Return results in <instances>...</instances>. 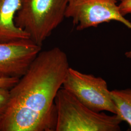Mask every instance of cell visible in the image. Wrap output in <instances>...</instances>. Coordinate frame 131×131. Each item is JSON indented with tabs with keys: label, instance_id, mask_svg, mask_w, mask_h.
<instances>
[{
	"label": "cell",
	"instance_id": "cell-1",
	"mask_svg": "<svg viewBox=\"0 0 131 131\" xmlns=\"http://www.w3.org/2000/svg\"><path fill=\"white\" fill-rule=\"evenodd\" d=\"M70 68L59 47L40 51L26 72L9 89L0 131H54V100Z\"/></svg>",
	"mask_w": 131,
	"mask_h": 131
},
{
	"label": "cell",
	"instance_id": "cell-2",
	"mask_svg": "<svg viewBox=\"0 0 131 131\" xmlns=\"http://www.w3.org/2000/svg\"><path fill=\"white\" fill-rule=\"evenodd\" d=\"M56 131H118L122 121L116 114L96 112L62 87L54 100Z\"/></svg>",
	"mask_w": 131,
	"mask_h": 131
},
{
	"label": "cell",
	"instance_id": "cell-3",
	"mask_svg": "<svg viewBox=\"0 0 131 131\" xmlns=\"http://www.w3.org/2000/svg\"><path fill=\"white\" fill-rule=\"evenodd\" d=\"M69 3V0H21L15 23L30 39L42 46L65 18Z\"/></svg>",
	"mask_w": 131,
	"mask_h": 131
},
{
	"label": "cell",
	"instance_id": "cell-4",
	"mask_svg": "<svg viewBox=\"0 0 131 131\" xmlns=\"http://www.w3.org/2000/svg\"><path fill=\"white\" fill-rule=\"evenodd\" d=\"M62 88L93 111L116 113L111 91L106 81L102 77L84 73L70 67Z\"/></svg>",
	"mask_w": 131,
	"mask_h": 131
},
{
	"label": "cell",
	"instance_id": "cell-5",
	"mask_svg": "<svg viewBox=\"0 0 131 131\" xmlns=\"http://www.w3.org/2000/svg\"><path fill=\"white\" fill-rule=\"evenodd\" d=\"M117 0H74L69 3L65 18H72L76 30L97 27L103 23L118 21L131 29V23L121 13ZM125 56L131 58V51Z\"/></svg>",
	"mask_w": 131,
	"mask_h": 131
},
{
	"label": "cell",
	"instance_id": "cell-6",
	"mask_svg": "<svg viewBox=\"0 0 131 131\" xmlns=\"http://www.w3.org/2000/svg\"><path fill=\"white\" fill-rule=\"evenodd\" d=\"M41 51L30 38L0 42V78H20Z\"/></svg>",
	"mask_w": 131,
	"mask_h": 131
},
{
	"label": "cell",
	"instance_id": "cell-7",
	"mask_svg": "<svg viewBox=\"0 0 131 131\" xmlns=\"http://www.w3.org/2000/svg\"><path fill=\"white\" fill-rule=\"evenodd\" d=\"M21 3V0H0V42L30 38L28 34L15 23Z\"/></svg>",
	"mask_w": 131,
	"mask_h": 131
},
{
	"label": "cell",
	"instance_id": "cell-8",
	"mask_svg": "<svg viewBox=\"0 0 131 131\" xmlns=\"http://www.w3.org/2000/svg\"><path fill=\"white\" fill-rule=\"evenodd\" d=\"M116 108V115L131 128V89L111 91Z\"/></svg>",
	"mask_w": 131,
	"mask_h": 131
},
{
	"label": "cell",
	"instance_id": "cell-9",
	"mask_svg": "<svg viewBox=\"0 0 131 131\" xmlns=\"http://www.w3.org/2000/svg\"><path fill=\"white\" fill-rule=\"evenodd\" d=\"M9 97V89L0 88V120L7 109Z\"/></svg>",
	"mask_w": 131,
	"mask_h": 131
},
{
	"label": "cell",
	"instance_id": "cell-10",
	"mask_svg": "<svg viewBox=\"0 0 131 131\" xmlns=\"http://www.w3.org/2000/svg\"><path fill=\"white\" fill-rule=\"evenodd\" d=\"M19 78H0V88L10 89L16 84Z\"/></svg>",
	"mask_w": 131,
	"mask_h": 131
},
{
	"label": "cell",
	"instance_id": "cell-11",
	"mask_svg": "<svg viewBox=\"0 0 131 131\" xmlns=\"http://www.w3.org/2000/svg\"><path fill=\"white\" fill-rule=\"evenodd\" d=\"M118 5L121 14L123 16L127 14H131V0H120Z\"/></svg>",
	"mask_w": 131,
	"mask_h": 131
},
{
	"label": "cell",
	"instance_id": "cell-12",
	"mask_svg": "<svg viewBox=\"0 0 131 131\" xmlns=\"http://www.w3.org/2000/svg\"><path fill=\"white\" fill-rule=\"evenodd\" d=\"M73 1H74V0H69V3H70V2H72Z\"/></svg>",
	"mask_w": 131,
	"mask_h": 131
}]
</instances>
